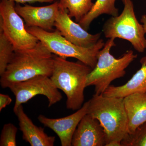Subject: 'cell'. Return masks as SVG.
<instances>
[{"mask_svg":"<svg viewBox=\"0 0 146 146\" xmlns=\"http://www.w3.org/2000/svg\"><path fill=\"white\" fill-rule=\"evenodd\" d=\"M54 64V55L39 41L32 48L16 51L5 72L1 76L3 88L39 76L50 77Z\"/></svg>","mask_w":146,"mask_h":146,"instance_id":"6da1fadb","label":"cell"},{"mask_svg":"<svg viewBox=\"0 0 146 146\" xmlns=\"http://www.w3.org/2000/svg\"><path fill=\"white\" fill-rule=\"evenodd\" d=\"M87 114L98 120L106 136V146H121L128 132V119L123 98L95 94L89 100Z\"/></svg>","mask_w":146,"mask_h":146,"instance_id":"7a4b0ae2","label":"cell"},{"mask_svg":"<svg viewBox=\"0 0 146 146\" xmlns=\"http://www.w3.org/2000/svg\"><path fill=\"white\" fill-rule=\"evenodd\" d=\"M54 58L53 69L50 77L58 89L66 95L67 109L78 110L84 104L87 77L93 69L80 61L71 62L56 55Z\"/></svg>","mask_w":146,"mask_h":146,"instance_id":"3957f363","label":"cell"},{"mask_svg":"<svg viewBox=\"0 0 146 146\" xmlns=\"http://www.w3.org/2000/svg\"><path fill=\"white\" fill-rule=\"evenodd\" d=\"M115 39L110 38L105 43L98 54L96 67L87 77L86 87L94 86L97 95L103 94L112 81L123 77L126 68L137 57L133 51L129 50L119 58H115L110 52L112 48L116 46Z\"/></svg>","mask_w":146,"mask_h":146,"instance_id":"277c9868","label":"cell"},{"mask_svg":"<svg viewBox=\"0 0 146 146\" xmlns=\"http://www.w3.org/2000/svg\"><path fill=\"white\" fill-rule=\"evenodd\" d=\"M26 28L52 53L64 58H75L92 69L96 65L98 52L105 45L103 39H100L93 46H78L65 39L57 30L49 31L37 27Z\"/></svg>","mask_w":146,"mask_h":146,"instance_id":"5b68a950","label":"cell"},{"mask_svg":"<svg viewBox=\"0 0 146 146\" xmlns=\"http://www.w3.org/2000/svg\"><path fill=\"white\" fill-rule=\"evenodd\" d=\"M122 1L124 5L122 12L105 22L103 32L106 38L125 39L130 42L137 52H144L146 49V39L143 25L136 18L132 0Z\"/></svg>","mask_w":146,"mask_h":146,"instance_id":"8992f818","label":"cell"},{"mask_svg":"<svg viewBox=\"0 0 146 146\" xmlns=\"http://www.w3.org/2000/svg\"><path fill=\"white\" fill-rule=\"evenodd\" d=\"M15 5V2L8 0H2L0 3V31L11 42L15 51L32 48L39 41L27 30Z\"/></svg>","mask_w":146,"mask_h":146,"instance_id":"52a82bcc","label":"cell"},{"mask_svg":"<svg viewBox=\"0 0 146 146\" xmlns=\"http://www.w3.org/2000/svg\"><path fill=\"white\" fill-rule=\"evenodd\" d=\"M15 96L13 112L19 106L26 103L33 97L41 95L46 97L49 107L56 104L62 99V94L54 85L50 77L39 76L12 84L9 87Z\"/></svg>","mask_w":146,"mask_h":146,"instance_id":"ba28073f","label":"cell"},{"mask_svg":"<svg viewBox=\"0 0 146 146\" xmlns=\"http://www.w3.org/2000/svg\"><path fill=\"white\" fill-rule=\"evenodd\" d=\"M54 27L65 39L78 46L84 48L93 46L98 42L101 36V33L95 34L89 33L78 23L72 20L68 9L60 6Z\"/></svg>","mask_w":146,"mask_h":146,"instance_id":"9c48e42d","label":"cell"},{"mask_svg":"<svg viewBox=\"0 0 146 146\" xmlns=\"http://www.w3.org/2000/svg\"><path fill=\"white\" fill-rule=\"evenodd\" d=\"M58 1L43 7H34L17 3L15 9L17 13L25 22V27H37L47 31H52L59 10Z\"/></svg>","mask_w":146,"mask_h":146,"instance_id":"30bf717a","label":"cell"},{"mask_svg":"<svg viewBox=\"0 0 146 146\" xmlns=\"http://www.w3.org/2000/svg\"><path fill=\"white\" fill-rule=\"evenodd\" d=\"M89 104L88 101L76 112L64 117L52 119L40 115L38 116V120L57 134L61 146H71L73 135L80 122L87 114Z\"/></svg>","mask_w":146,"mask_h":146,"instance_id":"8fae6325","label":"cell"},{"mask_svg":"<svg viewBox=\"0 0 146 146\" xmlns=\"http://www.w3.org/2000/svg\"><path fill=\"white\" fill-rule=\"evenodd\" d=\"M106 136L100 122L91 115H84L73 135L72 146H104Z\"/></svg>","mask_w":146,"mask_h":146,"instance_id":"7c38bea8","label":"cell"},{"mask_svg":"<svg viewBox=\"0 0 146 146\" xmlns=\"http://www.w3.org/2000/svg\"><path fill=\"white\" fill-rule=\"evenodd\" d=\"M14 113L18 118L23 138L31 146H54L55 137L49 136L45 133L44 129L35 125L26 114L22 105Z\"/></svg>","mask_w":146,"mask_h":146,"instance_id":"4fadbf2b","label":"cell"},{"mask_svg":"<svg viewBox=\"0 0 146 146\" xmlns=\"http://www.w3.org/2000/svg\"><path fill=\"white\" fill-rule=\"evenodd\" d=\"M128 119V132L133 133L146 122V92L131 94L123 98Z\"/></svg>","mask_w":146,"mask_h":146,"instance_id":"5bb4252c","label":"cell"},{"mask_svg":"<svg viewBox=\"0 0 146 146\" xmlns=\"http://www.w3.org/2000/svg\"><path fill=\"white\" fill-rule=\"evenodd\" d=\"M141 68L124 85L110 86L102 94L107 97L124 98L131 94L146 92V56L140 61Z\"/></svg>","mask_w":146,"mask_h":146,"instance_id":"9a60e30c","label":"cell"},{"mask_svg":"<svg viewBox=\"0 0 146 146\" xmlns=\"http://www.w3.org/2000/svg\"><path fill=\"white\" fill-rule=\"evenodd\" d=\"M116 0H97L89 12L78 23L87 31L95 19L103 14L115 17L119 15V10L115 6Z\"/></svg>","mask_w":146,"mask_h":146,"instance_id":"2e32d148","label":"cell"},{"mask_svg":"<svg viewBox=\"0 0 146 146\" xmlns=\"http://www.w3.org/2000/svg\"><path fill=\"white\" fill-rule=\"evenodd\" d=\"M59 3L60 7L68 9L69 16L74 18L77 23L89 12L94 4L92 0H60Z\"/></svg>","mask_w":146,"mask_h":146,"instance_id":"e0dca14e","label":"cell"},{"mask_svg":"<svg viewBox=\"0 0 146 146\" xmlns=\"http://www.w3.org/2000/svg\"><path fill=\"white\" fill-rule=\"evenodd\" d=\"M15 53L11 42L3 31H0V76L5 72Z\"/></svg>","mask_w":146,"mask_h":146,"instance_id":"ac0fdd59","label":"cell"},{"mask_svg":"<svg viewBox=\"0 0 146 146\" xmlns=\"http://www.w3.org/2000/svg\"><path fill=\"white\" fill-rule=\"evenodd\" d=\"M121 146H146V122L133 133H128L121 142Z\"/></svg>","mask_w":146,"mask_h":146,"instance_id":"d6986e66","label":"cell"},{"mask_svg":"<svg viewBox=\"0 0 146 146\" xmlns=\"http://www.w3.org/2000/svg\"><path fill=\"white\" fill-rule=\"evenodd\" d=\"M18 128L11 123L4 125L0 137V146H16Z\"/></svg>","mask_w":146,"mask_h":146,"instance_id":"ffe728a7","label":"cell"},{"mask_svg":"<svg viewBox=\"0 0 146 146\" xmlns=\"http://www.w3.org/2000/svg\"><path fill=\"white\" fill-rule=\"evenodd\" d=\"M12 102V99L8 95L0 94V111L9 105Z\"/></svg>","mask_w":146,"mask_h":146,"instance_id":"44dd1931","label":"cell"},{"mask_svg":"<svg viewBox=\"0 0 146 146\" xmlns=\"http://www.w3.org/2000/svg\"><path fill=\"white\" fill-rule=\"evenodd\" d=\"M16 2L18 3L25 4L26 3L31 4L36 2L52 3L54 2V0H8Z\"/></svg>","mask_w":146,"mask_h":146,"instance_id":"7402d4cb","label":"cell"},{"mask_svg":"<svg viewBox=\"0 0 146 146\" xmlns=\"http://www.w3.org/2000/svg\"><path fill=\"white\" fill-rule=\"evenodd\" d=\"M141 22L143 25L144 30L146 33V15H143L141 17Z\"/></svg>","mask_w":146,"mask_h":146,"instance_id":"603a6c76","label":"cell"}]
</instances>
